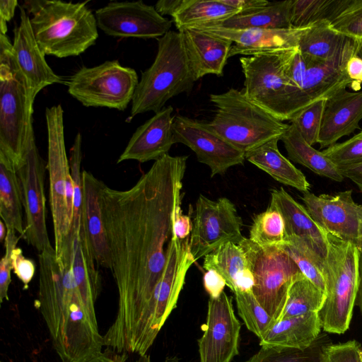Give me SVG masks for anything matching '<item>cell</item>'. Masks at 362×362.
<instances>
[{
    "instance_id": "5",
    "label": "cell",
    "mask_w": 362,
    "mask_h": 362,
    "mask_svg": "<svg viewBox=\"0 0 362 362\" xmlns=\"http://www.w3.org/2000/svg\"><path fill=\"white\" fill-rule=\"evenodd\" d=\"M195 81L182 35L170 30L158 38L155 59L141 74L132 100L131 117L159 112L170 98L189 93Z\"/></svg>"
},
{
    "instance_id": "54",
    "label": "cell",
    "mask_w": 362,
    "mask_h": 362,
    "mask_svg": "<svg viewBox=\"0 0 362 362\" xmlns=\"http://www.w3.org/2000/svg\"><path fill=\"white\" fill-rule=\"evenodd\" d=\"M344 178H349L358 187L362 194V163L338 167Z\"/></svg>"
},
{
    "instance_id": "41",
    "label": "cell",
    "mask_w": 362,
    "mask_h": 362,
    "mask_svg": "<svg viewBox=\"0 0 362 362\" xmlns=\"http://www.w3.org/2000/svg\"><path fill=\"white\" fill-rule=\"evenodd\" d=\"M285 238L284 222L279 211L273 206L257 214L250 230V239L263 247L279 245Z\"/></svg>"
},
{
    "instance_id": "7",
    "label": "cell",
    "mask_w": 362,
    "mask_h": 362,
    "mask_svg": "<svg viewBox=\"0 0 362 362\" xmlns=\"http://www.w3.org/2000/svg\"><path fill=\"white\" fill-rule=\"evenodd\" d=\"M288 51L242 57L239 59L247 97L281 122H291L312 105L286 76Z\"/></svg>"
},
{
    "instance_id": "3",
    "label": "cell",
    "mask_w": 362,
    "mask_h": 362,
    "mask_svg": "<svg viewBox=\"0 0 362 362\" xmlns=\"http://www.w3.org/2000/svg\"><path fill=\"white\" fill-rule=\"evenodd\" d=\"M22 7L32 15V30L45 55L78 56L98 37L95 14L86 3L28 0Z\"/></svg>"
},
{
    "instance_id": "32",
    "label": "cell",
    "mask_w": 362,
    "mask_h": 362,
    "mask_svg": "<svg viewBox=\"0 0 362 362\" xmlns=\"http://www.w3.org/2000/svg\"><path fill=\"white\" fill-rule=\"evenodd\" d=\"M350 37L346 36L322 21L307 27L301 34L298 49L304 54L320 61H327L335 57Z\"/></svg>"
},
{
    "instance_id": "55",
    "label": "cell",
    "mask_w": 362,
    "mask_h": 362,
    "mask_svg": "<svg viewBox=\"0 0 362 362\" xmlns=\"http://www.w3.org/2000/svg\"><path fill=\"white\" fill-rule=\"evenodd\" d=\"M128 354H119L107 348L105 351L92 357L85 362H125Z\"/></svg>"
},
{
    "instance_id": "52",
    "label": "cell",
    "mask_w": 362,
    "mask_h": 362,
    "mask_svg": "<svg viewBox=\"0 0 362 362\" xmlns=\"http://www.w3.org/2000/svg\"><path fill=\"white\" fill-rule=\"evenodd\" d=\"M221 1L240 11L239 14H245L264 8L269 4L266 0H221Z\"/></svg>"
},
{
    "instance_id": "56",
    "label": "cell",
    "mask_w": 362,
    "mask_h": 362,
    "mask_svg": "<svg viewBox=\"0 0 362 362\" xmlns=\"http://www.w3.org/2000/svg\"><path fill=\"white\" fill-rule=\"evenodd\" d=\"M183 0H160L156 3L155 8L161 16L169 15L171 17L180 7Z\"/></svg>"
},
{
    "instance_id": "27",
    "label": "cell",
    "mask_w": 362,
    "mask_h": 362,
    "mask_svg": "<svg viewBox=\"0 0 362 362\" xmlns=\"http://www.w3.org/2000/svg\"><path fill=\"white\" fill-rule=\"evenodd\" d=\"M82 218L96 263L111 270V253L103 220L101 195L105 183L92 173L82 171Z\"/></svg>"
},
{
    "instance_id": "37",
    "label": "cell",
    "mask_w": 362,
    "mask_h": 362,
    "mask_svg": "<svg viewBox=\"0 0 362 362\" xmlns=\"http://www.w3.org/2000/svg\"><path fill=\"white\" fill-rule=\"evenodd\" d=\"M276 246L294 261L307 279L325 292L324 259L297 236H286Z\"/></svg>"
},
{
    "instance_id": "23",
    "label": "cell",
    "mask_w": 362,
    "mask_h": 362,
    "mask_svg": "<svg viewBox=\"0 0 362 362\" xmlns=\"http://www.w3.org/2000/svg\"><path fill=\"white\" fill-rule=\"evenodd\" d=\"M362 119V91L342 89L325 100L317 144L329 147L358 128Z\"/></svg>"
},
{
    "instance_id": "33",
    "label": "cell",
    "mask_w": 362,
    "mask_h": 362,
    "mask_svg": "<svg viewBox=\"0 0 362 362\" xmlns=\"http://www.w3.org/2000/svg\"><path fill=\"white\" fill-rule=\"evenodd\" d=\"M23 196L16 171L0 162V216L7 229L24 238Z\"/></svg>"
},
{
    "instance_id": "59",
    "label": "cell",
    "mask_w": 362,
    "mask_h": 362,
    "mask_svg": "<svg viewBox=\"0 0 362 362\" xmlns=\"http://www.w3.org/2000/svg\"><path fill=\"white\" fill-rule=\"evenodd\" d=\"M357 55L362 58V39L359 40Z\"/></svg>"
},
{
    "instance_id": "58",
    "label": "cell",
    "mask_w": 362,
    "mask_h": 362,
    "mask_svg": "<svg viewBox=\"0 0 362 362\" xmlns=\"http://www.w3.org/2000/svg\"><path fill=\"white\" fill-rule=\"evenodd\" d=\"M7 234V228L3 221H0V241H4Z\"/></svg>"
},
{
    "instance_id": "4",
    "label": "cell",
    "mask_w": 362,
    "mask_h": 362,
    "mask_svg": "<svg viewBox=\"0 0 362 362\" xmlns=\"http://www.w3.org/2000/svg\"><path fill=\"white\" fill-rule=\"evenodd\" d=\"M33 104L6 35L0 33V161L16 171L23 163L33 129Z\"/></svg>"
},
{
    "instance_id": "53",
    "label": "cell",
    "mask_w": 362,
    "mask_h": 362,
    "mask_svg": "<svg viewBox=\"0 0 362 362\" xmlns=\"http://www.w3.org/2000/svg\"><path fill=\"white\" fill-rule=\"evenodd\" d=\"M18 6L16 0L0 1V31L1 34L6 35L7 22L13 18Z\"/></svg>"
},
{
    "instance_id": "44",
    "label": "cell",
    "mask_w": 362,
    "mask_h": 362,
    "mask_svg": "<svg viewBox=\"0 0 362 362\" xmlns=\"http://www.w3.org/2000/svg\"><path fill=\"white\" fill-rule=\"evenodd\" d=\"M325 103L322 99L313 103L291 121L311 146L318 141Z\"/></svg>"
},
{
    "instance_id": "13",
    "label": "cell",
    "mask_w": 362,
    "mask_h": 362,
    "mask_svg": "<svg viewBox=\"0 0 362 362\" xmlns=\"http://www.w3.org/2000/svg\"><path fill=\"white\" fill-rule=\"evenodd\" d=\"M359 40L350 37L339 52L327 61L317 60L296 49L288 66L290 81L311 104L352 87L346 66L349 59L357 54Z\"/></svg>"
},
{
    "instance_id": "46",
    "label": "cell",
    "mask_w": 362,
    "mask_h": 362,
    "mask_svg": "<svg viewBox=\"0 0 362 362\" xmlns=\"http://www.w3.org/2000/svg\"><path fill=\"white\" fill-rule=\"evenodd\" d=\"M16 230L7 229L4 240L5 254L0 262V303L8 300V291L11 282V271L12 269L11 252L17 247L20 237L16 235Z\"/></svg>"
},
{
    "instance_id": "49",
    "label": "cell",
    "mask_w": 362,
    "mask_h": 362,
    "mask_svg": "<svg viewBox=\"0 0 362 362\" xmlns=\"http://www.w3.org/2000/svg\"><path fill=\"white\" fill-rule=\"evenodd\" d=\"M203 284L206 291L212 298L219 297L226 286L223 277L215 270L206 271L203 277Z\"/></svg>"
},
{
    "instance_id": "51",
    "label": "cell",
    "mask_w": 362,
    "mask_h": 362,
    "mask_svg": "<svg viewBox=\"0 0 362 362\" xmlns=\"http://www.w3.org/2000/svg\"><path fill=\"white\" fill-rule=\"evenodd\" d=\"M192 230V222L190 216L182 214L181 208L176 214L174 222V235L182 240L188 238Z\"/></svg>"
},
{
    "instance_id": "6",
    "label": "cell",
    "mask_w": 362,
    "mask_h": 362,
    "mask_svg": "<svg viewBox=\"0 0 362 362\" xmlns=\"http://www.w3.org/2000/svg\"><path fill=\"white\" fill-rule=\"evenodd\" d=\"M209 98L216 111L209 126L244 153L272 139L281 140L289 127L252 102L243 88H230Z\"/></svg>"
},
{
    "instance_id": "19",
    "label": "cell",
    "mask_w": 362,
    "mask_h": 362,
    "mask_svg": "<svg viewBox=\"0 0 362 362\" xmlns=\"http://www.w3.org/2000/svg\"><path fill=\"white\" fill-rule=\"evenodd\" d=\"M175 142L188 146L199 162L209 167L211 177L223 175L230 168L243 164L245 153L229 144L208 123L185 116L176 115L174 119Z\"/></svg>"
},
{
    "instance_id": "30",
    "label": "cell",
    "mask_w": 362,
    "mask_h": 362,
    "mask_svg": "<svg viewBox=\"0 0 362 362\" xmlns=\"http://www.w3.org/2000/svg\"><path fill=\"white\" fill-rule=\"evenodd\" d=\"M291 0L269 2L260 9L245 14H237L226 20L193 26L224 29H289ZM191 28V27H189Z\"/></svg>"
},
{
    "instance_id": "43",
    "label": "cell",
    "mask_w": 362,
    "mask_h": 362,
    "mask_svg": "<svg viewBox=\"0 0 362 362\" xmlns=\"http://www.w3.org/2000/svg\"><path fill=\"white\" fill-rule=\"evenodd\" d=\"M334 30L350 37L362 39V0H349L341 11L329 22Z\"/></svg>"
},
{
    "instance_id": "20",
    "label": "cell",
    "mask_w": 362,
    "mask_h": 362,
    "mask_svg": "<svg viewBox=\"0 0 362 362\" xmlns=\"http://www.w3.org/2000/svg\"><path fill=\"white\" fill-rule=\"evenodd\" d=\"M20 23L13 30L12 43L17 64L25 76L34 102L37 95L45 87L62 82L47 64L34 36L30 18L21 6Z\"/></svg>"
},
{
    "instance_id": "50",
    "label": "cell",
    "mask_w": 362,
    "mask_h": 362,
    "mask_svg": "<svg viewBox=\"0 0 362 362\" xmlns=\"http://www.w3.org/2000/svg\"><path fill=\"white\" fill-rule=\"evenodd\" d=\"M346 71L352 82V88L359 89L362 83V58L357 54L352 56L346 64Z\"/></svg>"
},
{
    "instance_id": "28",
    "label": "cell",
    "mask_w": 362,
    "mask_h": 362,
    "mask_svg": "<svg viewBox=\"0 0 362 362\" xmlns=\"http://www.w3.org/2000/svg\"><path fill=\"white\" fill-rule=\"evenodd\" d=\"M322 329L317 313L280 320L263 338L261 346L305 349L319 337Z\"/></svg>"
},
{
    "instance_id": "60",
    "label": "cell",
    "mask_w": 362,
    "mask_h": 362,
    "mask_svg": "<svg viewBox=\"0 0 362 362\" xmlns=\"http://www.w3.org/2000/svg\"><path fill=\"white\" fill-rule=\"evenodd\" d=\"M361 360H362V350H361Z\"/></svg>"
},
{
    "instance_id": "14",
    "label": "cell",
    "mask_w": 362,
    "mask_h": 362,
    "mask_svg": "<svg viewBox=\"0 0 362 362\" xmlns=\"http://www.w3.org/2000/svg\"><path fill=\"white\" fill-rule=\"evenodd\" d=\"M242 226V218L230 199L221 197L213 201L199 194L189 238V250L195 262L226 243L238 245L245 238Z\"/></svg>"
},
{
    "instance_id": "35",
    "label": "cell",
    "mask_w": 362,
    "mask_h": 362,
    "mask_svg": "<svg viewBox=\"0 0 362 362\" xmlns=\"http://www.w3.org/2000/svg\"><path fill=\"white\" fill-rule=\"evenodd\" d=\"M203 267L206 271L215 270L219 273L233 292L239 279L249 269L243 250L231 242L221 245L206 255Z\"/></svg>"
},
{
    "instance_id": "25",
    "label": "cell",
    "mask_w": 362,
    "mask_h": 362,
    "mask_svg": "<svg viewBox=\"0 0 362 362\" xmlns=\"http://www.w3.org/2000/svg\"><path fill=\"white\" fill-rule=\"evenodd\" d=\"M269 206L276 209L284 222L285 237L303 239L319 256L325 259L328 252L327 233L313 218L308 210L283 187L272 189Z\"/></svg>"
},
{
    "instance_id": "24",
    "label": "cell",
    "mask_w": 362,
    "mask_h": 362,
    "mask_svg": "<svg viewBox=\"0 0 362 362\" xmlns=\"http://www.w3.org/2000/svg\"><path fill=\"white\" fill-rule=\"evenodd\" d=\"M178 31L196 80L208 74L222 76L233 42L193 28H183Z\"/></svg>"
},
{
    "instance_id": "10",
    "label": "cell",
    "mask_w": 362,
    "mask_h": 362,
    "mask_svg": "<svg viewBox=\"0 0 362 362\" xmlns=\"http://www.w3.org/2000/svg\"><path fill=\"white\" fill-rule=\"evenodd\" d=\"M47 164L49 202L52 216L54 250L59 257L73 219L74 187L64 141V110L61 105L47 107Z\"/></svg>"
},
{
    "instance_id": "36",
    "label": "cell",
    "mask_w": 362,
    "mask_h": 362,
    "mask_svg": "<svg viewBox=\"0 0 362 362\" xmlns=\"http://www.w3.org/2000/svg\"><path fill=\"white\" fill-rule=\"evenodd\" d=\"M349 0H291V28H304L322 21L331 22Z\"/></svg>"
},
{
    "instance_id": "15",
    "label": "cell",
    "mask_w": 362,
    "mask_h": 362,
    "mask_svg": "<svg viewBox=\"0 0 362 362\" xmlns=\"http://www.w3.org/2000/svg\"><path fill=\"white\" fill-rule=\"evenodd\" d=\"M45 165L36 146L34 129L30 134L23 163L16 170L25 215L24 238L39 253L54 248L46 223L44 190Z\"/></svg>"
},
{
    "instance_id": "1",
    "label": "cell",
    "mask_w": 362,
    "mask_h": 362,
    "mask_svg": "<svg viewBox=\"0 0 362 362\" xmlns=\"http://www.w3.org/2000/svg\"><path fill=\"white\" fill-rule=\"evenodd\" d=\"M187 158L168 153L130 189L117 190L106 185L103 189V216L118 292L117 315L103 342L119 354H127L163 277L181 208Z\"/></svg>"
},
{
    "instance_id": "45",
    "label": "cell",
    "mask_w": 362,
    "mask_h": 362,
    "mask_svg": "<svg viewBox=\"0 0 362 362\" xmlns=\"http://www.w3.org/2000/svg\"><path fill=\"white\" fill-rule=\"evenodd\" d=\"M322 153L337 167L362 163V131L342 143L327 147Z\"/></svg>"
},
{
    "instance_id": "8",
    "label": "cell",
    "mask_w": 362,
    "mask_h": 362,
    "mask_svg": "<svg viewBox=\"0 0 362 362\" xmlns=\"http://www.w3.org/2000/svg\"><path fill=\"white\" fill-rule=\"evenodd\" d=\"M328 252L324 260L325 299L317 313L322 329L341 334L349 329L358 281L359 250L327 233Z\"/></svg>"
},
{
    "instance_id": "21",
    "label": "cell",
    "mask_w": 362,
    "mask_h": 362,
    "mask_svg": "<svg viewBox=\"0 0 362 362\" xmlns=\"http://www.w3.org/2000/svg\"><path fill=\"white\" fill-rule=\"evenodd\" d=\"M173 107H163L139 126L119 156L117 163L127 160L140 163L157 160L175 144Z\"/></svg>"
},
{
    "instance_id": "12",
    "label": "cell",
    "mask_w": 362,
    "mask_h": 362,
    "mask_svg": "<svg viewBox=\"0 0 362 362\" xmlns=\"http://www.w3.org/2000/svg\"><path fill=\"white\" fill-rule=\"evenodd\" d=\"M136 71L118 60L83 66L67 82L68 93L86 107L124 110L139 83Z\"/></svg>"
},
{
    "instance_id": "22",
    "label": "cell",
    "mask_w": 362,
    "mask_h": 362,
    "mask_svg": "<svg viewBox=\"0 0 362 362\" xmlns=\"http://www.w3.org/2000/svg\"><path fill=\"white\" fill-rule=\"evenodd\" d=\"M191 28L208 32L234 42L229 57L238 54L254 56L272 54L298 48L300 37L306 28L234 30Z\"/></svg>"
},
{
    "instance_id": "40",
    "label": "cell",
    "mask_w": 362,
    "mask_h": 362,
    "mask_svg": "<svg viewBox=\"0 0 362 362\" xmlns=\"http://www.w3.org/2000/svg\"><path fill=\"white\" fill-rule=\"evenodd\" d=\"M238 313L251 332L259 339L276 323L258 303L252 291L234 292Z\"/></svg>"
},
{
    "instance_id": "39",
    "label": "cell",
    "mask_w": 362,
    "mask_h": 362,
    "mask_svg": "<svg viewBox=\"0 0 362 362\" xmlns=\"http://www.w3.org/2000/svg\"><path fill=\"white\" fill-rule=\"evenodd\" d=\"M330 344L320 334L308 348L261 346V349L243 362H323L325 351Z\"/></svg>"
},
{
    "instance_id": "34",
    "label": "cell",
    "mask_w": 362,
    "mask_h": 362,
    "mask_svg": "<svg viewBox=\"0 0 362 362\" xmlns=\"http://www.w3.org/2000/svg\"><path fill=\"white\" fill-rule=\"evenodd\" d=\"M239 13L238 9L223 4L221 0H183L172 18L180 30L226 20Z\"/></svg>"
},
{
    "instance_id": "42",
    "label": "cell",
    "mask_w": 362,
    "mask_h": 362,
    "mask_svg": "<svg viewBox=\"0 0 362 362\" xmlns=\"http://www.w3.org/2000/svg\"><path fill=\"white\" fill-rule=\"evenodd\" d=\"M82 136L78 132L69 152V166L74 187L73 219L70 231L80 229L83 210V179L81 172Z\"/></svg>"
},
{
    "instance_id": "16",
    "label": "cell",
    "mask_w": 362,
    "mask_h": 362,
    "mask_svg": "<svg viewBox=\"0 0 362 362\" xmlns=\"http://www.w3.org/2000/svg\"><path fill=\"white\" fill-rule=\"evenodd\" d=\"M98 28L117 37L160 38L170 30L173 21L143 1H110L96 10Z\"/></svg>"
},
{
    "instance_id": "47",
    "label": "cell",
    "mask_w": 362,
    "mask_h": 362,
    "mask_svg": "<svg viewBox=\"0 0 362 362\" xmlns=\"http://www.w3.org/2000/svg\"><path fill=\"white\" fill-rule=\"evenodd\" d=\"M361 344L356 340L329 344L325 351L323 362H362Z\"/></svg>"
},
{
    "instance_id": "2",
    "label": "cell",
    "mask_w": 362,
    "mask_h": 362,
    "mask_svg": "<svg viewBox=\"0 0 362 362\" xmlns=\"http://www.w3.org/2000/svg\"><path fill=\"white\" fill-rule=\"evenodd\" d=\"M71 252L57 258L54 248L38 255L35 305L62 362H85L102 352L103 336L88 315L73 276Z\"/></svg>"
},
{
    "instance_id": "26",
    "label": "cell",
    "mask_w": 362,
    "mask_h": 362,
    "mask_svg": "<svg viewBox=\"0 0 362 362\" xmlns=\"http://www.w3.org/2000/svg\"><path fill=\"white\" fill-rule=\"evenodd\" d=\"M71 269L82 302L93 322L98 325L95 303L101 291V276L96 269L83 218L79 230L70 231Z\"/></svg>"
},
{
    "instance_id": "57",
    "label": "cell",
    "mask_w": 362,
    "mask_h": 362,
    "mask_svg": "<svg viewBox=\"0 0 362 362\" xmlns=\"http://www.w3.org/2000/svg\"><path fill=\"white\" fill-rule=\"evenodd\" d=\"M355 305L358 306L362 315V251H359L358 281Z\"/></svg>"
},
{
    "instance_id": "29",
    "label": "cell",
    "mask_w": 362,
    "mask_h": 362,
    "mask_svg": "<svg viewBox=\"0 0 362 362\" xmlns=\"http://www.w3.org/2000/svg\"><path fill=\"white\" fill-rule=\"evenodd\" d=\"M274 139L245 153V159L272 178L298 191L309 192L310 185L304 174L284 156L279 150L278 141Z\"/></svg>"
},
{
    "instance_id": "17",
    "label": "cell",
    "mask_w": 362,
    "mask_h": 362,
    "mask_svg": "<svg viewBox=\"0 0 362 362\" xmlns=\"http://www.w3.org/2000/svg\"><path fill=\"white\" fill-rule=\"evenodd\" d=\"M306 209L327 233L362 251V204L356 203L352 190L334 194L303 193Z\"/></svg>"
},
{
    "instance_id": "18",
    "label": "cell",
    "mask_w": 362,
    "mask_h": 362,
    "mask_svg": "<svg viewBox=\"0 0 362 362\" xmlns=\"http://www.w3.org/2000/svg\"><path fill=\"white\" fill-rule=\"evenodd\" d=\"M240 329L232 297L223 291L209 298L204 331L197 340L199 362H231L239 354Z\"/></svg>"
},
{
    "instance_id": "38",
    "label": "cell",
    "mask_w": 362,
    "mask_h": 362,
    "mask_svg": "<svg viewBox=\"0 0 362 362\" xmlns=\"http://www.w3.org/2000/svg\"><path fill=\"white\" fill-rule=\"evenodd\" d=\"M325 299V292L303 276L291 285L285 307L279 320L310 313H318Z\"/></svg>"
},
{
    "instance_id": "31",
    "label": "cell",
    "mask_w": 362,
    "mask_h": 362,
    "mask_svg": "<svg viewBox=\"0 0 362 362\" xmlns=\"http://www.w3.org/2000/svg\"><path fill=\"white\" fill-rule=\"evenodd\" d=\"M290 160L310 169L315 173L337 182L344 177L323 153L314 148L303 138L296 126L291 123L281 138Z\"/></svg>"
},
{
    "instance_id": "11",
    "label": "cell",
    "mask_w": 362,
    "mask_h": 362,
    "mask_svg": "<svg viewBox=\"0 0 362 362\" xmlns=\"http://www.w3.org/2000/svg\"><path fill=\"white\" fill-rule=\"evenodd\" d=\"M243 250L254 277L252 292L262 307L277 322L294 281L305 276L294 261L278 246H260L245 238Z\"/></svg>"
},
{
    "instance_id": "48",
    "label": "cell",
    "mask_w": 362,
    "mask_h": 362,
    "mask_svg": "<svg viewBox=\"0 0 362 362\" xmlns=\"http://www.w3.org/2000/svg\"><path fill=\"white\" fill-rule=\"evenodd\" d=\"M12 269L18 279L28 286L35 273V265L29 258L25 257L20 247H16L11 252Z\"/></svg>"
},
{
    "instance_id": "9",
    "label": "cell",
    "mask_w": 362,
    "mask_h": 362,
    "mask_svg": "<svg viewBox=\"0 0 362 362\" xmlns=\"http://www.w3.org/2000/svg\"><path fill=\"white\" fill-rule=\"evenodd\" d=\"M189 238L182 240L175 235L173 238L163 277L134 329L127 354H146L176 308L187 272L195 262L189 250Z\"/></svg>"
}]
</instances>
